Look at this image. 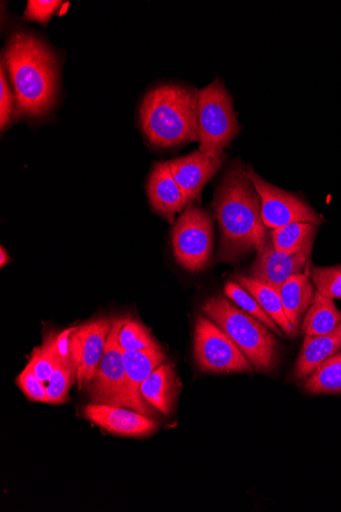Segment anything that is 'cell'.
I'll return each mask as SVG.
<instances>
[{
	"mask_svg": "<svg viewBox=\"0 0 341 512\" xmlns=\"http://www.w3.org/2000/svg\"><path fill=\"white\" fill-rule=\"evenodd\" d=\"M317 226L308 222H294L273 229L272 242L276 250L284 254L311 255L314 240L317 234Z\"/></svg>",
	"mask_w": 341,
	"mask_h": 512,
	"instance_id": "cell-21",
	"label": "cell"
},
{
	"mask_svg": "<svg viewBox=\"0 0 341 512\" xmlns=\"http://www.w3.org/2000/svg\"><path fill=\"white\" fill-rule=\"evenodd\" d=\"M126 318H114L106 349L88 390L93 403L129 408L126 370L119 333Z\"/></svg>",
	"mask_w": 341,
	"mask_h": 512,
	"instance_id": "cell-8",
	"label": "cell"
},
{
	"mask_svg": "<svg viewBox=\"0 0 341 512\" xmlns=\"http://www.w3.org/2000/svg\"><path fill=\"white\" fill-rule=\"evenodd\" d=\"M203 312L231 338L255 370L270 372L276 367L279 345L265 324L223 296L208 299Z\"/></svg>",
	"mask_w": 341,
	"mask_h": 512,
	"instance_id": "cell-4",
	"label": "cell"
},
{
	"mask_svg": "<svg viewBox=\"0 0 341 512\" xmlns=\"http://www.w3.org/2000/svg\"><path fill=\"white\" fill-rule=\"evenodd\" d=\"M10 261L11 258L6 249L4 247L0 248V267H5Z\"/></svg>",
	"mask_w": 341,
	"mask_h": 512,
	"instance_id": "cell-31",
	"label": "cell"
},
{
	"mask_svg": "<svg viewBox=\"0 0 341 512\" xmlns=\"http://www.w3.org/2000/svg\"><path fill=\"white\" fill-rule=\"evenodd\" d=\"M148 195L153 209L170 223L181 212L184 198L168 162L155 165L148 182Z\"/></svg>",
	"mask_w": 341,
	"mask_h": 512,
	"instance_id": "cell-16",
	"label": "cell"
},
{
	"mask_svg": "<svg viewBox=\"0 0 341 512\" xmlns=\"http://www.w3.org/2000/svg\"><path fill=\"white\" fill-rule=\"evenodd\" d=\"M235 283L247 290L278 325L279 329L289 337H294L298 329L285 315L279 294L269 285L252 276L236 274Z\"/></svg>",
	"mask_w": 341,
	"mask_h": 512,
	"instance_id": "cell-19",
	"label": "cell"
},
{
	"mask_svg": "<svg viewBox=\"0 0 341 512\" xmlns=\"http://www.w3.org/2000/svg\"><path fill=\"white\" fill-rule=\"evenodd\" d=\"M312 281L320 293L331 299H341V266L314 268Z\"/></svg>",
	"mask_w": 341,
	"mask_h": 512,
	"instance_id": "cell-27",
	"label": "cell"
},
{
	"mask_svg": "<svg viewBox=\"0 0 341 512\" xmlns=\"http://www.w3.org/2000/svg\"><path fill=\"white\" fill-rule=\"evenodd\" d=\"M172 246L177 263L190 272L205 269L214 246V224L208 211L190 206L172 230Z\"/></svg>",
	"mask_w": 341,
	"mask_h": 512,
	"instance_id": "cell-6",
	"label": "cell"
},
{
	"mask_svg": "<svg viewBox=\"0 0 341 512\" xmlns=\"http://www.w3.org/2000/svg\"><path fill=\"white\" fill-rule=\"evenodd\" d=\"M305 389L311 394L341 393V352L335 353L319 366L305 382Z\"/></svg>",
	"mask_w": 341,
	"mask_h": 512,
	"instance_id": "cell-23",
	"label": "cell"
},
{
	"mask_svg": "<svg viewBox=\"0 0 341 512\" xmlns=\"http://www.w3.org/2000/svg\"><path fill=\"white\" fill-rule=\"evenodd\" d=\"M113 320L97 319L76 328L75 335L79 343V364L77 381L83 390L96 375L103 358Z\"/></svg>",
	"mask_w": 341,
	"mask_h": 512,
	"instance_id": "cell-12",
	"label": "cell"
},
{
	"mask_svg": "<svg viewBox=\"0 0 341 512\" xmlns=\"http://www.w3.org/2000/svg\"><path fill=\"white\" fill-rule=\"evenodd\" d=\"M197 88L164 84L151 90L140 107V125L150 143L173 148L198 141Z\"/></svg>",
	"mask_w": 341,
	"mask_h": 512,
	"instance_id": "cell-3",
	"label": "cell"
},
{
	"mask_svg": "<svg viewBox=\"0 0 341 512\" xmlns=\"http://www.w3.org/2000/svg\"><path fill=\"white\" fill-rule=\"evenodd\" d=\"M341 349V322L330 334L306 337L298 358L294 377L305 380L314 374L319 366Z\"/></svg>",
	"mask_w": 341,
	"mask_h": 512,
	"instance_id": "cell-17",
	"label": "cell"
},
{
	"mask_svg": "<svg viewBox=\"0 0 341 512\" xmlns=\"http://www.w3.org/2000/svg\"><path fill=\"white\" fill-rule=\"evenodd\" d=\"M119 344L125 352L161 349L150 332L135 320L126 318L119 333Z\"/></svg>",
	"mask_w": 341,
	"mask_h": 512,
	"instance_id": "cell-26",
	"label": "cell"
},
{
	"mask_svg": "<svg viewBox=\"0 0 341 512\" xmlns=\"http://www.w3.org/2000/svg\"><path fill=\"white\" fill-rule=\"evenodd\" d=\"M307 261L308 257L303 253L288 255L279 252L275 249L272 238H268L263 248L258 251L250 276L276 290L292 275L304 273Z\"/></svg>",
	"mask_w": 341,
	"mask_h": 512,
	"instance_id": "cell-13",
	"label": "cell"
},
{
	"mask_svg": "<svg viewBox=\"0 0 341 512\" xmlns=\"http://www.w3.org/2000/svg\"><path fill=\"white\" fill-rule=\"evenodd\" d=\"M62 4L57 0H30L24 19L46 25Z\"/></svg>",
	"mask_w": 341,
	"mask_h": 512,
	"instance_id": "cell-30",
	"label": "cell"
},
{
	"mask_svg": "<svg viewBox=\"0 0 341 512\" xmlns=\"http://www.w3.org/2000/svg\"><path fill=\"white\" fill-rule=\"evenodd\" d=\"M240 125L233 108V101L223 82L216 78L199 90L198 142L199 151L211 157L223 155L237 136Z\"/></svg>",
	"mask_w": 341,
	"mask_h": 512,
	"instance_id": "cell-5",
	"label": "cell"
},
{
	"mask_svg": "<svg viewBox=\"0 0 341 512\" xmlns=\"http://www.w3.org/2000/svg\"><path fill=\"white\" fill-rule=\"evenodd\" d=\"M83 414L88 421L116 436L139 438L158 429L151 417L126 407L92 403L83 408Z\"/></svg>",
	"mask_w": 341,
	"mask_h": 512,
	"instance_id": "cell-10",
	"label": "cell"
},
{
	"mask_svg": "<svg viewBox=\"0 0 341 512\" xmlns=\"http://www.w3.org/2000/svg\"><path fill=\"white\" fill-rule=\"evenodd\" d=\"M175 375L171 363L160 365L140 387L142 399L159 412L168 415L175 396Z\"/></svg>",
	"mask_w": 341,
	"mask_h": 512,
	"instance_id": "cell-20",
	"label": "cell"
},
{
	"mask_svg": "<svg viewBox=\"0 0 341 512\" xmlns=\"http://www.w3.org/2000/svg\"><path fill=\"white\" fill-rule=\"evenodd\" d=\"M275 291L280 296L286 317L298 329L315 296L310 278L305 273L292 275Z\"/></svg>",
	"mask_w": 341,
	"mask_h": 512,
	"instance_id": "cell-18",
	"label": "cell"
},
{
	"mask_svg": "<svg viewBox=\"0 0 341 512\" xmlns=\"http://www.w3.org/2000/svg\"><path fill=\"white\" fill-rule=\"evenodd\" d=\"M249 177L262 200V217L267 228L276 229L294 222L319 225L323 218L307 203L264 180L249 168Z\"/></svg>",
	"mask_w": 341,
	"mask_h": 512,
	"instance_id": "cell-9",
	"label": "cell"
},
{
	"mask_svg": "<svg viewBox=\"0 0 341 512\" xmlns=\"http://www.w3.org/2000/svg\"><path fill=\"white\" fill-rule=\"evenodd\" d=\"M16 383L29 400L50 404L46 387L28 366L21 372Z\"/></svg>",
	"mask_w": 341,
	"mask_h": 512,
	"instance_id": "cell-29",
	"label": "cell"
},
{
	"mask_svg": "<svg viewBox=\"0 0 341 512\" xmlns=\"http://www.w3.org/2000/svg\"><path fill=\"white\" fill-rule=\"evenodd\" d=\"M224 293L229 300L265 324L270 331L277 336L282 335L278 325L247 290L237 283L228 282L224 287Z\"/></svg>",
	"mask_w": 341,
	"mask_h": 512,
	"instance_id": "cell-25",
	"label": "cell"
},
{
	"mask_svg": "<svg viewBox=\"0 0 341 512\" xmlns=\"http://www.w3.org/2000/svg\"><path fill=\"white\" fill-rule=\"evenodd\" d=\"M340 322L341 312L333 299L317 291L303 319L302 330L306 337L323 336L334 331Z\"/></svg>",
	"mask_w": 341,
	"mask_h": 512,
	"instance_id": "cell-22",
	"label": "cell"
},
{
	"mask_svg": "<svg viewBox=\"0 0 341 512\" xmlns=\"http://www.w3.org/2000/svg\"><path fill=\"white\" fill-rule=\"evenodd\" d=\"M194 357L202 371L213 374L253 372L254 367L231 338L207 316H199L194 331Z\"/></svg>",
	"mask_w": 341,
	"mask_h": 512,
	"instance_id": "cell-7",
	"label": "cell"
},
{
	"mask_svg": "<svg viewBox=\"0 0 341 512\" xmlns=\"http://www.w3.org/2000/svg\"><path fill=\"white\" fill-rule=\"evenodd\" d=\"M75 330L76 328H72L59 335L60 357L46 387L50 404L65 403L68 399L69 390L75 378L77 379L79 343Z\"/></svg>",
	"mask_w": 341,
	"mask_h": 512,
	"instance_id": "cell-14",
	"label": "cell"
},
{
	"mask_svg": "<svg viewBox=\"0 0 341 512\" xmlns=\"http://www.w3.org/2000/svg\"><path fill=\"white\" fill-rule=\"evenodd\" d=\"M223 161V155L211 157L196 151L168 162L182 192L185 207L194 201H200L205 185L220 169Z\"/></svg>",
	"mask_w": 341,
	"mask_h": 512,
	"instance_id": "cell-11",
	"label": "cell"
},
{
	"mask_svg": "<svg viewBox=\"0 0 341 512\" xmlns=\"http://www.w3.org/2000/svg\"><path fill=\"white\" fill-rule=\"evenodd\" d=\"M248 171L243 165L232 166L216 190L213 207L221 230L217 262H233L258 252L268 239L262 200Z\"/></svg>",
	"mask_w": 341,
	"mask_h": 512,
	"instance_id": "cell-1",
	"label": "cell"
},
{
	"mask_svg": "<svg viewBox=\"0 0 341 512\" xmlns=\"http://www.w3.org/2000/svg\"><path fill=\"white\" fill-rule=\"evenodd\" d=\"M126 370L129 409L151 415V409L140 395V387L153 372L167 361L162 349H149L138 352L123 351Z\"/></svg>",
	"mask_w": 341,
	"mask_h": 512,
	"instance_id": "cell-15",
	"label": "cell"
},
{
	"mask_svg": "<svg viewBox=\"0 0 341 512\" xmlns=\"http://www.w3.org/2000/svg\"><path fill=\"white\" fill-rule=\"evenodd\" d=\"M59 335L57 333L48 334L44 338L43 344L34 350L27 364L42 383L50 380L58 364L60 357Z\"/></svg>",
	"mask_w": 341,
	"mask_h": 512,
	"instance_id": "cell-24",
	"label": "cell"
},
{
	"mask_svg": "<svg viewBox=\"0 0 341 512\" xmlns=\"http://www.w3.org/2000/svg\"><path fill=\"white\" fill-rule=\"evenodd\" d=\"M20 118L38 119L52 111L58 98V60L35 35L14 33L4 52Z\"/></svg>",
	"mask_w": 341,
	"mask_h": 512,
	"instance_id": "cell-2",
	"label": "cell"
},
{
	"mask_svg": "<svg viewBox=\"0 0 341 512\" xmlns=\"http://www.w3.org/2000/svg\"><path fill=\"white\" fill-rule=\"evenodd\" d=\"M15 95L11 91L6 75L5 63L0 66V128L4 131L15 116L16 110Z\"/></svg>",
	"mask_w": 341,
	"mask_h": 512,
	"instance_id": "cell-28",
	"label": "cell"
}]
</instances>
